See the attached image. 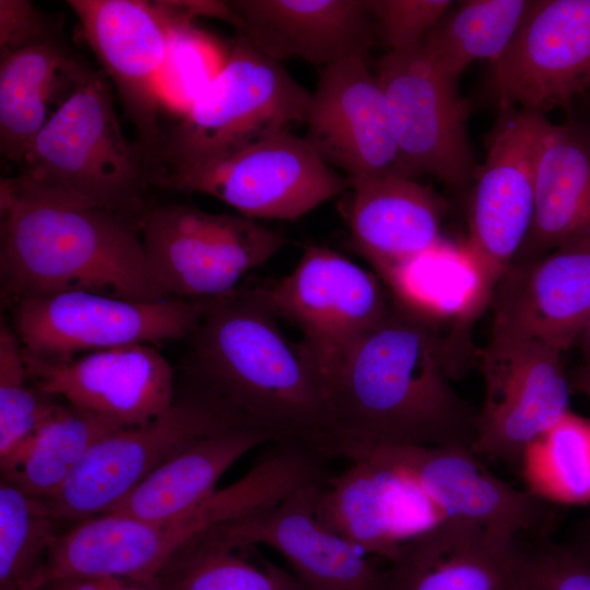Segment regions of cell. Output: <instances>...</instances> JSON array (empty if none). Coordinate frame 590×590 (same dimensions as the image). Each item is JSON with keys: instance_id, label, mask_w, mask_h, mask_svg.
<instances>
[{"instance_id": "f35d334b", "label": "cell", "mask_w": 590, "mask_h": 590, "mask_svg": "<svg viewBox=\"0 0 590 590\" xmlns=\"http://www.w3.org/2000/svg\"><path fill=\"white\" fill-rule=\"evenodd\" d=\"M43 590H161V588L156 577L148 580H135L102 576L60 580L46 586Z\"/></svg>"}, {"instance_id": "6da1fadb", "label": "cell", "mask_w": 590, "mask_h": 590, "mask_svg": "<svg viewBox=\"0 0 590 590\" xmlns=\"http://www.w3.org/2000/svg\"><path fill=\"white\" fill-rule=\"evenodd\" d=\"M439 327L393 298L345 353L323 384L337 457L352 462L381 446L472 448L479 412L450 384L462 369Z\"/></svg>"}, {"instance_id": "e575fe53", "label": "cell", "mask_w": 590, "mask_h": 590, "mask_svg": "<svg viewBox=\"0 0 590 590\" xmlns=\"http://www.w3.org/2000/svg\"><path fill=\"white\" fill-rule=\"evenodd\" d=\"M168 25V51L164 63L162 98L184 111L221 69L226 55L194 28L192 21L175 1H156Z\"/></svg>"}, {"instance_id": "d6986e66", "label": "cell", "mask_w": 590, "mask_h": 590, "mask_svg": "<svg viewBox=\"0 0 590 590\" xmlns=\"http://www.w3.org/2000/svg\"><path fill=\"white\" fill-rule=\"evenodd\" d=\"M323 483L302 487L275 505L205 531L229 547L275 550L310 590H380L384 570L316 517Z\"/></svg>"}, {"instance_id": "9a60e30c", "label": "cell", "mask_w": 590, "mask_h": 590, "mask_svg": "<svg viewBox=\"0 0 590 590\" xmlns=\"http://www.w3.org/2000/svg\"><path fill=\"white\" fill-rule=\"evenodd\" d=\"M23 357L31 380L46 392L118 428L144 425L175 402L174 370L151 344L94 351L79 357Z\"/></svg>"}, {"instance_id": "b9f144b4", "label": "cell", "mask_w": 590, "mask_h": 590, "mask_svg": "<svg viewBox=\"0 0 590 590\" xmlns=\"http://www.w3.org/2000/svg\"><path fill=\"white\" fill-rule=\"evenodd\" d=\"M576 344L582 351L586 361H590V321L579 334Z\"/></svg>"}, {"instance_id": "8fae6325", "label": "cell", "mask_w": 590, "mask_h": 590, "mask_svg": "<svg viewBox=\"0 0 590 590\" xmlns=\"http://www.w3.org/2000/svg\"><path fill=\"white\" fill-rule=\"evenodd\" d=\"M381 280L341 253L310 245L282 279L253 286L276 315L299 328V342L322 381L392 305ZM324 391V390H323Z\"/></svg>"}, {"instance_id": "7c38bea8", "label": "cell", "mask_w": 590, "mask_h": 590, "mask_svg": "<svg viewBox=\"0 0 590 590\" xmlns=\"http://www.w3.org/2000/svg\"><path fill=\"white\" fill-rule=\"evenodd\" d=\"M401 173L436 176L464 188L475 170L468 135L469 102L458 80L446 75L423 40L409 49L387 51L377 63Z\"/></svg>"}, {"instance_id": "ba28073f", "label": "cell", "mask_w": 590, "mask_h": 590, "mask_svg": "<svg viewBox=\"0 0 590 590\" xmlns=\"http://www.w3.org/2000/svg\"><path fill=\"white\" fill-rule=\"evenodd\" d=\"M233 426L241 425L189 388L160 417L99 438L62 486L40 498L58 521H82L108 512L170 458Z\"/></svg>"}, {"instance_id": "f1b7e54d", "label": "cell", "mask_w": 590, "mask_h": 590, "mask_svg": "<svg viewBox=\"0 0 590 590\" xmlns=\"http://www.w3.org/2000/svg\"><path fill=\"white\" fill-rule=\"evenodd\" d=\"M115 429L104 418L61 402L26 444L0 463L1 477L31 495L47 497L62 486L88 449Z\"/></svg>"}, {"instance_id": "5b68a950", "label": "cell", "mask_w": 590, "mask_h": 590, "mask_svg": "<svg viewBox=\"0 0 590 590\" xmlns=\"http://www.w3.org/2000/svg\"><path fill=\"white\" fill-rule=\"evenodd\" d=\"M312 93L237 33L214 78L149 154L151 185L305 122Z\"/></svg>"}, {"instance_id": "7a4b0ae2", "label": "cell", "mask_w": 590, "mask_h": 590, "mask_svg": "<svg viewBox=\"0 0 590 590\" xmlns=\"http://www.w3.org/2000/svg\"><path fill=\"white\" fill-rule=\"evenodd\" d=\"M255 287L205 299L186 364L189 388L276 442L337 457L320 374Z\"/></svg>"}, {"instance_id": "484cf974", "label": "cell", "mask_w": 590, "mask_h": 590, "mask_svg": "<svg viewBox=\"0 0 590 590\" xmlns=\"http://www.w3.org/2000/svg\"><path fill=\"white\" fill-rule=\"evenodd\" d=\"M267 442L274 439L246 426L201 438L157 468L110 511L151 521L182 515L212 495L239 458Z\"/></svg>"}, {"instance_id": "8992f818", "label": "cell", "mask_w": 590, "mask_h": 590, "mask_svg": "<svg viewBox=\"0 0 590 590\" xmlns=\"http://www.w3.org/2000/svg\"><path fill=\"white\" fill-rule=\"evenodd\" d=\"M149 266L172 298L211 299L276 253L287 238L259 221L191 204L149 205L141 224Z\"/></svg>"}, {"instance_id": "4316f807", "label": "cell", "mask_w": 590, "mask_h": 590, "mask_svg": "<svg viewBox=\"0 0 590 590\" xmlns=\"http://www.w3.org/2000/svg\"><path fill=\"white\" fill-rule=\"evenodd\" d=\"M56 37L2 55L0 62V150L17 165L42 130L48 99L60 74L83 71Z\"/></svg>"}, {"instance_id": "52a82bcc", "label": "cell", "mask_w": 590, "mask_h": 590, "mask_svg": "<svg viewBox=\"0 0 590 590\" xmlns=\"http://www.w3.org/2000/svg\"><path fill=\"white\" fill-rule=\"evenodd\" d=\"M487 135L486 155L475 167L463 243L479 281L483 309L515 262L534 216V169L544 114L499 108Z\"/></svg>"}, {"instance_id": "4fadbf2b", "label": "cell", "mask_w": 590, "mask_h": 590, "mask_svg": "<svg viewBox=\"0 0 590 590\" xmlns=\"http://www.w3.org/2000/svg\"><path fill=\"white\" fill-rule=\"evenodd\" d=\"M560 353L535 340L495 337L475 350L485 386L475 455L520 471L528 448L570 412Z\"/></svg>"}, {"instance_id": "d590c367", "label": "cell", "mask_w": 590, "mask_h": 590, "mask_svg": "<svg viewBox=\"0 0 590 590\" xmlns=\"http://www.w3.org/2000/svg\"><path fill=\"white\" fill-rule=\"evenodd\" d=\"M519 580L524 590H590V564L550 536L522 542Z\"/></svg>"}, {"instance_id": "9c48e42d", "label": "cell", "mask_w": 590, "mask_h": 590, "mask_svg": "<svg viewBox=\"0 0 590 590\" xmlns=\"http://www.w3.org/2000/svg\"><path fill=\"white\" fill-rule=\"evenodd\" d=\"M205 299L134 302L101 293L67 291L11 306L23 350L47 359L73 357L130 344H156L189 337Z\"/></svg>"}, {"instance_id": "ab89813d", "label": "cell", "mask_w": 590, "mask_h": 590, "mask_svg": "<svg viewBox=\"0 0 590 590\" xmlns=\"http://www.w3.org/2000/svg\"><path fill=\"white\" fill-rule=\"evenodd\" d=\"M565 544L590 564V518L577 522Z\"/></svg>"}, {"instance_id": "5bb4252c", "label": "cell", "mask_w": 590, "mask_h": 590, "mask_svg": "<svg viewBox=\"0 0 590 590\" xmlns=\"http://www.w3.org/2000/svg\"><path fill=\"white\" fill-rule=\"evenodd\" d=\"M488 87L499 108L544 115L590 91V0H532Z\"/></svg>"}, {"instance_id": "3957f363", "label": "cell", "mask_w": 590, "mask_h": 590, "mask_svg": "<svg viewBox=\"0 0 590 590\" xmlns=\"http://www.w3.org/2000/svg\"><path fill=\"white\" fill-rule=\"evenodd\" d=\"M1 297L86 291L134 302L169 297L145 256L140 225L116 213L23 194L0 181Z\"/></svg>"}, {"instance_id": "603a6c76", "label": "cell", "mask_w": 590, "mask_h": 590, "mask_svg": "<svg viewBox=\"0 0 590 590\" xmlns=\"http://www.w3.org/2000/svg\"><path fill=\"white\" fill-rule=\"evenodd\" d=\"M237 33L267 57L327 67L367 57L375 22L368 0H234Z\"/></svg>"}, {"instance_id": "74e56055", "label": "cell", "mask_w": 590, "mask_h": 590, "mask_svg": "<svg viewBox=\"0 0 590 590\" xmlns=\"http://www.w3.org/2000/svg\"><path fill=\"white\" fill-rule=\"evenodd\" d=\"M56 37L48 19L26 0H0V56Z\"/></svg>"}, {"instance_id": "83f0119b", "label": "cell", "mask_w": 590, "mask_h": 590, "mask_svg": "<svg viewBox=\"0 0 590 590\" xmlns=\"http://www.w3.org/2000/svg\"><path fill=\"white\" fill-rule=\"evenodd\" d=\"M384 284L406 307L440 323L456 320L452 333L465 344L468 328L484 310L477 275L463 244L444 239L402 266Z\"/></svg>"}, {"instance_id": "7402d4cb", "label": "cell", "mask_w": 590, "mask_h": 590, "mask_svg": "<svg viewBox=\"0 0 590 590\" xmlns=\"http://www.w3.org/2000/svg\"><path fill=\"white\" fill-rule=\"evenodd\" d=\"M521 544V538L444 518L399 550L380 590H512Z\"/></svg>"}, {"instance_id": "ffe728a7", "label": "cell", "mask_w": 590, "mask_h": 590, "mask_svg": "<svg viewBox=\"0 0 590 590\" xmlns=\"http://www.w3.org/2000/svg\"><path fill=\"white\" fill-rule=\"evenodd\" d=\"M305 123L308 142L351 181L402 174L386 96L366 58L321 69Z\"/></svg>"}, {"instance_id": "ac0fdd59", "label": "cell", "mask_w": 590, "mask_h": 590, "mask_svg": "<svg viewBox=\"0 0 590 590\" xmlns=\"http://www.w3.org/2000/svg\"><path fill=\"white\" fill-rule=\"evenodd\" d=\"M315 512L329 530L388 562L445 518L408 473L375 452L321 484Z\"/></svg>"}, {"instance_id": "d4e9b609", "label": "cell", "mask_w": 590, "mask_h": 590, "mask_svg": "<svg viewBox=\"0 0 590 590\" xmlns=\"http://www.w3.org/2000/svg\"><path fill=\"white\" fill-rule=\"evenodd\" d=\"M590 238V126L545 120L536 150L534 216L516 262ZM512 263V264H514Z\"/></svg>"}, {"instance_id": "8d00e7d4", "label": "cell", "mask_w": 590, "mask_h": 590, "mask_svg": "<svg viewBox=\"0 0 590 590\" xmlns=\"http://www.w3.org/2000/svg\"><path fill=\"white\" fill-rule=\"evenodd\" d=\"M375 26L388 51H400L418 45L445 17L450 0H368Z\"/></svg>"}, {"instance_id": "1f68e13d", "label": "cell", "mask_w": 590, "mask_h": 590, "mask_svg": "<svg viewBox=\"0 0 590 590\" xmlns=\"http://www.w3.org/2000/svg\"><path fill=\"white\" fill-rule=\"evenodd\" d=\"M58 520L40 497L0 481V590H39L58 535Z\"/></svg>"}, {"instance_id": "d6a6232c", "label": "cell", "mask_w": 590, "mask_h": 590, "mask_svg": "<svg viewBox=\"0 0 590 590\" xmlns=\"http://www.w3.org/2000/svg\"><path fill=\"white\" fill-rule=\"evenodd\" d=\"M520 471L548 502H590V420L567 413L528 448Z\"/></svg>"}, {"instance_id": "cb8c5ba5", "label": "cell", "mask_w": 590, "mask_h": 590, "mask_svg": "<svg viewBox=\"0 0 590 590\" xmlns=\"http://www.w3.org/2000/svg\"><path fill=\"white\" fill-rule=\"evenodd\" d=\"M351 246L381 282L444 240L447 201L412 177L391 173L351 181Z\"/></svg>"}, {"instance_id": "7bdbcfd3", "label": "cell", "mask_w": 590, "mask_h": 590, "mask_svg": "<svg viewBox=\"0 0 590 590\" xmlns=\"http://www.w3.org/2000/svg\"><path fill=\"white\" fill-rule=\"evenodd\" d=\"M512 590H524L523 586L521 585L520 580L515 585Z\"/></svg>"}, {"instance_id": "277c9868", "label": "cell", "mask_w": 590, "mask_h": 590, "mask_svg": "<svg viewBox=\"0 0 590 590\" xmlns=\"http://www.w3.org/2000/svg\"><path fill=\"white\" fill-rule=\"evenodd\" d=\"M16 167L1 181L23 194L106 210L139 225L149 208L148 156L126 137L103 70L79 78Z\"/></svg>"}, {"instance_id": "60d3db41", "label": "cell", "mask_w": 590, "mask_h": 590, "mask_svg": "<svg viewBox=\"0 0 590 590\" xmlns=\"http://www.w3.org/2000/svg\"><path fill=\"white\" fill-rule=\"evenodd\" d=\"M570 390L583 393L590 399V361L577 368L568 379Z\"/></svg>"}, {"instance_id": "e0dca14e", "label": "cell", "mask_w": 590, "mask_h": 590, "mask_svg": "<svg viewBox=\"0 0 590 590\" xmlns=\"http://www.w3.org/2000/svg\"><path fill=\"white\" fill-rule=\"evenodd\" d=\"M370 452L408 473L445 518L518 538L550 536L556 519L550 502L491 473L471 448L381 446Z\"/></svg>"}, {"instance_id": "44dd1931", "label": "cell", "mask_w": 590, "mask_h": 590, "mask_svg": "<svg viewBox=\"0 0 590 590\" xmlns=\"http://www.w3.org/2000/svg\"><path fill=\"white\" fill-rule=\"evenodd\" d=\"M492 303V337L535 340L566 351L590 321V238L514 263Z\"/></svg>"}, {"instance_id": "836d02e7", "label": "cell", "mask_w": 590, "mask_h": 590, "mask_svg": "<svg viewBox=\"0 0 590 590\" xmlns=\"http://www.w3.org/2000/svg\"><path fill=\"white\" fill-rule=\"evenodd\" d=\"M62 399L44 391L27 375L15 331L0 326V463L12 458L55 412Z\"/></svg>"}, {"instance_id": "30bf717a", "label": "cell", "mask_w": 590, "mask_h": 590, "mask_svg": "<svg viewBox=\"0 0 590 590\" xmlns=\"http://www.w3.org/2000/svg\"><path fill=\"white\" fill-rule=\"evenodd\" d=\"M156 187L211 196L257 221H295L351 188V180L305 137L283 129Z\"/></svg>"}, {"instance_id": "f546056e", "label": "cell", "mask_w": 590, "mask_h": 590, "mask_svg": "<svg viewBox=\"0 0 590 590\" xmlns=\"http://www.w3.org/2000/svg\"><path fill=\"white\" fill-rule=\"evenodd\" d=\"M226 546L205 531L189 540L157 574L161 590H310L294 573Z\"/></svg>"}, {"instance_id": "2e32d148", "label": "cell", "mask_w": 590, "mask_h": 590, "mask_svg": "<svg viewBox=\"0 0 590 590\" xmlns=\"http://www.w3.org/2000/svg\"><path fill=\"white\" fill-rule=\"evenodd\" d=\"M67 4L149 156L162 134L157 116L169 33L161 8L156 1L138 0H68Z\"/></svg>"}, {"instance_id": "4dcf8cb0", "label": "cell", "mask_w": 590, "mask_h": 590, "mask_svg": "<svg viewBox=\"0 0 590 590\" xmlns=\"http://www.w3.org/2000/svg\"><path fill=\"white\" fill-rule=\"evenodd\" d=\"M532 0H467L446 14L423 45L448 76L458 80L475 61L496 62L514 39Z\"/></svg>"}]
</instances>
